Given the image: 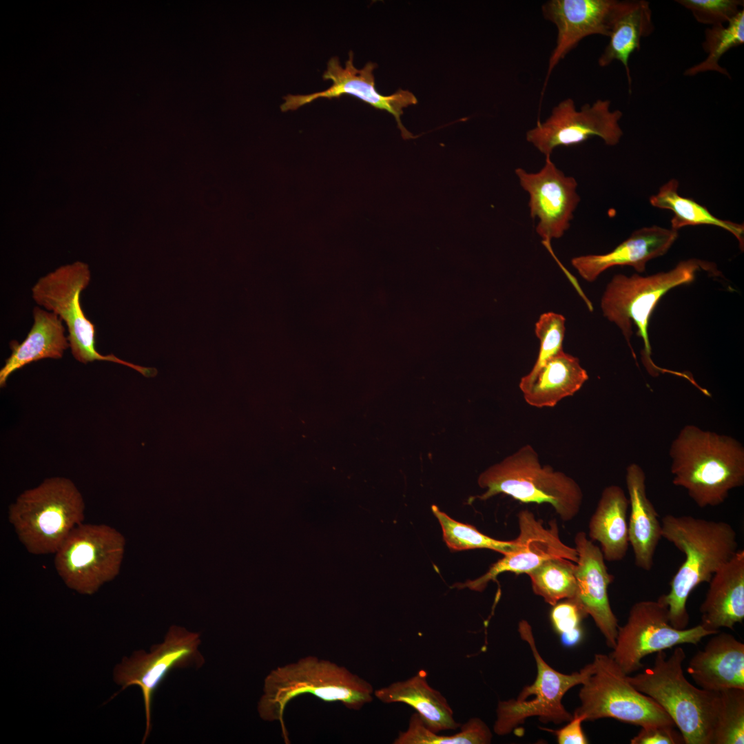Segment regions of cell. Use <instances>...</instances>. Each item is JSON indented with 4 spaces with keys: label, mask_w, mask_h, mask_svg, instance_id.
<instances>
[{
    "label": "cell",
    "mask_w": 744,
    "mask_h": 744,
    "mask_svg": "<svg viewBox=\"0 0 744 744\" xmlns=\"http://www.w3.org/2000/svg\"><path fill=\"white\" fill-rule=\"evenodd\" d=\"M662 537L685 555V560L663 597L668 608L670 624L687 628L688 599L694 589L708 583L713 575L738 550L736 532L731 524L690 515H666L661 520Z\"/></svg>",
    "instance_id": "cell-1"
},
{
    "label": "cell",
    "mask_w": 744,
    "mask_h": 744,
    "mask_svg": "<svg viewBox=\"0 0 744 744\" xmlns=\"http://www.w3.org/2000/svg\"><path fill=\"white\" fill-rule=\"evenodd\" d=\"M669 453L673 484L685 489L700 508L721 504L744 484V448L734 437L688 424Z\"/></svg>",
    "instance_id": "cell-2"
},
{
    "label": "cell",
    "mask_w": 744,
    "mask_h": 744,
    "mask_svg": "<svg viewBox=\"0 0 744 744\" xmlns=\"http://www.w3.org/2000/svg\"><path fill=\"white\" fill-rule=\"evenodd\" d=\"M307 694L358 711L373 701L374 690L369 682L347 668L315 656L272 670L265 679L258 712L264 721L280 723L286 744L291 742L284 721L285 709L294 698Z\"/></svg>",
    "instance_id": "cell-3"
},
{
    "label": "cell",
    "mask_w": 744,
    "mask_h": 744,
    "mask_svg": "<svg viewBox=\"0 0 744 744\" xmlns=\"http://www.w3.org/2000/svg\"><path fill=\"white\" fill-rule=\"evenodd\" d=\"M701 270L715 272L713 265L691 258L679 262L670 271L648 276L617 274L605 289L601 300L603 315L619 328L634 357L630 341L632 324L637 327V335L643 341L642 360L652 375L665 372L681 375V373L663 369L652 361L649 320L657 304L666 293L676 287L693 282L696 273Z\"/></svg>",
    "instance_id": "cell-4"
},
{
    "label": "cell",
    "mask_w": 744,
    "mask_h": 744,
    "mask_svg": "<svg viewBox=\"0 0 744 744\" xmlns=\"http://www.w3.org/2000/svg\"><path fill=\"white\" fill-rule=\"evenodd\" d=\"M685 657L681 647L669 657L659 651L652 667L628 679L670 716L685 744H711L719 692L697 688L687 680L683 670Z\"/></svg>",
    "instance_id": "cell-5"
},
{
    "label": "cell",
    "mask_w": 744,
    "mask_h": 744,
    "mask_svg": "<svg viewBox=\"0 0 744 744\" xmlns=\"http://www.w3.org/2000/svg\"><path fill=\"white\" fill-rule=\"evenodd\" d=\"M477 482L486 491L472 499L486 500L502 493L522 503L548 504L564 521L578 515L583 502L577 482L549 465H541L529 444L488 468Z\"/></svg>",
    "instance_id": "cell-6"
},
{
    "label": "cell",
    "mask_w": 744,
    "mask_h": 744,
    "mask_svg": "<svg viewBox=\"0 0 744 744\" xmlns=\"http://www.w3.org/2000/svg\"><path fill=\"white\" fill-rule=\"evenodd\" d=\"M85 504L69 479L54 477L23 492L8 509V521L26 550L55 553L84 519Z\"/></svg>",
    "instance_id": "cell-7"
},
{
    "label": "cell",
    "mask_w": 744,
    "mask_h": 744,
    "mask_svg": "<svg viewBox=\"0 0 744 744\" xmlns=\"http://www.w3.org/2000/svg\"><path fill=\"white\" fill-rule=\"evenodd\" d=\"M91 274L87 264L76 262L62 266L41 277L32 288V298L56 314L66 324L73 357L79 362L108 361L128 366L145 378H154V367H145L121 360L114 354L102 355L96 349V329L81 305V293L89 285Z\"/></svg>",
    "instance_id": "cell-8"
},
{
    "label": "cell",
    "mask_w": 744,
    "mask_h": 744,
    "mask_svg": "<svg viewBox=\"0 0 744 744\" xmlns=\"http://www.w3.org/2000/svg\"><path fill=\"white\" fill-rule=\"evenodd\" d=\"M518 632L532 651L537 676L532 684L523 688L517 698L498 702L493 732L499 736L511 733L533 716L543 723L568 722L572 714L564 707L563 697L570 689L581 685L593 671L592 662L572 674L557 671L540 655L532 627L526 620L519 622Z\"/></svg>",
    "instance_id": "cell-9"
},
{
    "label": "cell",
    "mask_w": 744,
    "mask_h": 744,
    "mask_svg": "<svg viewBox=\"0 0 744 744\" xmlns=\"http://www.w3.org/2000/svg\"><path fill=\"white\" fill-rule=\"evenodd\" d=\"M592 663V672L581 685L580 705L573 714L585 721L612 718L641 727H674L665 710L637 690L610 655L595 654Z\"/></svg>",
    "instance_id": "cell-10"
},
{
    "label": "cell",
    "mask_w": 744,
    "mask_h": 744,
    "mask_svg": "<svg viewBox=\"0 0 744 744\" xmlns=\"http://www.w3.org/2000/svg\"><path fill=\"white\" fill-rule=\"evenodd\" d=\"M124 548V537L114 528L81 523L54 553L55 568L68 588L90 595L118 574Z\"/></svg>",
    "instance_id": "cell-11"
},
{
    "label": "cell",
    "mask_w": 744,
    "mask_h": 744,
    "mask_svg": "<svg viewBox=\"0 0 744 744\" xmlns=\"http://www.w3.org/2000/svg\"><path fill=\"white\" fill-rule=\"evenodd\" d=\"M713 634L701 624L683 630L674 628L662 595L656 601H640L632 605L627 621L618 628L615 645L609 655L630 675L643 667L641 660L647 655L681 644L696 645Z\"/></svg>",
    "instance_id": "cell-12"
},
{
    "label": "cell",
    "mask_w": 744,
    "mask_h": 744,
    "mask_svg": "<svg viewBox=\"0 0 744 744\" xmlns=\"http://www.w3.org/2000/svg\"><path fill=\"white\" fill-rule=\"evenodd\" d=\"M200 643L198 633L174 626L164 641L152 647L149 652H136L116 666L114 681L122 686L120 692L131 685H138L142 691L146 716L143 743L150 732L152 703L156 688L172 670L203 665L204 658L198 650Z\"/></svg>",
    "instance_id": "cell-13"
},
{
    "label": "cell",
    "mask_w": 744,
    "mask_h": 744,
    "mask_svg": "<svg viewBox=\"0 0 744 744\" xmlns=\"http://www.w3.org/2000/svg\"><path fill=\"white\" fill-rule=\"evenodd\" d=\"M609 100L598 99L577 110L575 102L566 99L554 107L544 121L538 120L526 132V141L545 156L559 147H569L597 136L610 146L619 143L623 131L619 125L623 113L610 110Z\"/></svg>",
    "instance_id": "cell-14"
},
{
    "label": "cell",
    "mask_w": 744,
    "mask_h": 744,
    "mask_svg": "<svg viewBox=\"0 0 744 744\" xmlns=\"http://www.w3.org/2000/svg\"><path fill=\"white\" fill-rule=\"evenodd\" d=\"M515 174L529 194L530 216L539 220L536 232L549 249L551 240L562 237L570 228L580 202L577 183L558 169L550 156H546L545 164L538 172L528 173L517 168Z\"/></svg>",
    "instance_id": "cell-15"
},
{
    "label": "cell",
    "mask_w": 744,
    "mask_h": 744,
    "mask_svg": "<svg viewBox=\"0 0 744 744\" xmlns=\"http://www.w3.org/2000/svg\"><path fill=\"white\" fill-rule=\"evenodd\" d=\"M377 67L374 63H367L362 69L353 65V53L350 51L344 68L340 65L338 57L331 58L322 78L330 80L332 85L327 90L306 95L289 94L283 97L285 102L280 105L282 112L296 110L311 103L316 99L325 98L331 99L344 94L355 96L373 107L384 110L392 114L401 131L404 139L415 138L402 125L401 115L403 110L417 103V99L408 90H399L391 95H382L375 88L373 71Z\"/></svg>",
    "instance_id": "cell-16"
},
{
    "label": "cell",
    "mask_w": 744,
    "mask_h": 744,
    "mask_svg": "<svg viewBox=\"0 0 744 744\" xmlns=\"http://www.w3.org/2000/svg\"><path fill=\"white\" fill-rule=\"evenodd\" d=\"M517 518L519 534L516 538L518 542L517 550L504 555L503 558L492 564L482 576L458 584L457 588H468L481 592L490 581H495L499 575L505 572L516 575L527 574L544 561L552 558H564L575 563L577 561L575 548L562 541L555 519L549 521L548 527H546L543 521L528 510L519 511Z\"/></svg>",
    "instance_id": "cell-17"
},
{
    "label": "cell",
    "mask_w": 744,
    "mask_h": 744,
    "mask_svg": "<svg viewBox=\"0 0 744 744\" xmlns=\"http://www.w3.org/2000/svg\"><path fill=\"white\" fill-rule=\"evenodd\" d=\"M617 3V0H550L542 5L544 18L557 30L542 92L555 67L583 38L592 34L609 37Z\"/></svg>",
    "instance_id": "cell-18"
},
{
    "label": "cell",
    "mask_w": 744,
    "mask_h": 744,
    "mask_svg": "<svg viewBox=\"0 0 744 744\" xmlns=\"http://www.w3.org/2000/svg\"><path fill=\"white\" fill-rule=\"evenodd\" d=\"M574 540L578 557L575 569L577 592L574 598L592 618L608 646L613 648L619 626L610 606L608 588L614 576L608 570L600 548L588 539L584 532H578Z\"/></svg>",
    "instance_id": "cell-19"
},
{
    "label": "cell",
    "mask_w": 744,
    "mask_h": 744,
    "mask_svg": "<svg viewBox=\"0 0 744 744\" xmlns=\"http://www.w3.org/2000/svg\"><path fill=\"white\" fill-rule=\"evenodd\" d=\"M678 238V231L657 225L635 230L613 250L603 254L574 257L571 265L588 282L615 266H630L637 272L645 270L646 263L665 254Z\"/></svg>",
    "instance_id": "cell-20"
},
{
    "label": "cell",
    "mask_w": 744,
    "mask_h": 744,
    "mask_svg": "<svg viewBox=\"0 0 744 744\" xmlns=\"http://www.w3.org/2000/svg\"><path fill=\"white\" fill-rule=\"evenodd\" d=\"M703 650L690 659L688 674L699 688L711 692L744 690V644L732 634H712Z\"/></svg>",
    "instance_id": "cell-21"
},
{
    "label": "cell",
    "mask_w": 744,
    "mask_h": 744,
    "mask_svg": "<svg viewBox=\"0 0 744 744\" xmlns=\"http://www.w3.org/2000/svg\"><path fill=\"white\" fill-rule=\"evenodd\" d=\"M700 606L701 625L714 633L733 629L744 619V550L735 555L712 577Z\"/></svg>",
    "instance_id": "cell-22"
},
{
    "label": "cell",
    "mask_w": 744,
    "mask_h": 744,
    "mask_svg": "<svg viewBox=\"0 0 744 744\" xmlns=\"http://www.w3.org/2000/svg\"><path fill=\"white\" fill-rule=\"evenodd\" d=\"M645 474L637 464L632 463L626 471L630 514L628 520L629 544L635 565L649 571L654 565L657 547L662 538V526L659 515L647 496Z\"/></svg>",
    "instance_id": "cell-23"
},
{
    "label": "cell",
    "mask_w": 744,
    "mask_h": 744,
    "mask_svg": "<svg viewBox=\"0 0 744 744\" xmlns=\"http://www.w3.org/2000/svg\"><path fill=\"white\" fill-rule=\"evenodd\" d=\"M588 380L579 360L564 350L548 359L535 373L521 378L519 386L527 404L553 407L573 395Z\"/></svg>",
    "instance_id": "cell-24"
},
{
    "label": "cell",
    "mask_w": 744,
    "mask_h": 744,
    "mask_svg": "<svg viewBox=\"0 0 744 744\" xmlns=\"http://www.w3.org/2000/svg\"><path fill=\"white\" fill-rule=\"evenodd\" d=\"M654 31L650 3L644 0L618 1L611 21L609 42L598 59L601 67L614 61H620L625 69L629 90L632 77L629 59L641 48L642 39Z\"/></svg>",
    "instance_id": "cell-25"
},
{
    "label": "cell",
    "mask_w": 744,
    "mask_h": 744,
    "mask_svg": "<svg viewBox=\"0 0 744 744\" xmlns=\"http://www.w3.org/2000/svg\"><path fill=\"white\" fill-rule=\"evenodd\" d=\"M374 696L384 703H404L411 706L426 727L436 733L455 730L461 725L455 720L445 696L428 683L424 670L374 690Z\"/></svg>",
    "instance_id": "cell-26"
},
{
    "label": "cell",
    "mask_w": 744,
    "mask_h": 744,
    "mask_svg": "<svg viewBox=\"0 0 744 744\" xmlns=\"http://www.w3.org/2000/svg\"><path fill=\"white\" fill-rule=\"evenodd\" d=\"M33 325L21 343H10L11 355L0 370V386L16 371L42 359H60L70 347L62 320L54 313L39 307L33 309Z\"/></svg>",
    "instance_id": "cell-27"
},
{
    "label": "cell",
    "mask_w": 744,
    "mask_h": 744,
    "mask_svg": "<svg viewBox=\"0 0 744 744\" xmlns=\"http://www.w3.org/2000/svg\"><path fill=\"white\" fill-rule=\"evenodd\" d=\"M629 499L617 485L606 486L602 491L588 524V535L598 541L605 560L623 559L629 548L627 513Z\"/></svg>",
    "instance_id": "cell-28"
},
{
    "label": "cell",
    "mask_w": 744,
    "mask_h": 744,
    "mask_svg": "<svg viewBox=\"0 0 744 744\" xmlns=\"http://www.w3.org/2000/svg\"><path fill=\"white\" fill-rule=\"evenodd\" d=\"M679 182L671 179L663 185L658 193L650 198V204L657 208L673 212L671 228L678 231L685 226L712 225L731 233L738 240L742 251L744 247V225L720 219L712 215L704 206L692 198L678 193Z\"/></svg>",
    "instance_id": "cell-29"
},
{
    "label": "cell",
    "mask_w": 744,
    "mask_h": 744,
    "mask_svg": "<svg viewBox=\"0 0 744 744\" xmlns=\"http://www.w3.org/2000/svg\"><path fill=\"white\" fill-rule=\"evenodd\" d=\"M575 563L564 558H552L528 572L533 592L554 606L574 598L577 592Z\"/></svg>",
    "instance_id": "cell-30"
},
{
    "label": "cell",
    "mask_w": 744,
    "mask_h": 744,
    "mask_svg": "<svg viewBox=\"0 0 744 744\" xmlns=\"http://www.w3.org/2000/svg\"><path fill=\"white\" fill-rule=\"evenodd\" d=\"M460 730L451 736L439 735L428 729L417 713L409 719L408 727L400 731L394 744H488L493 734L488 726L474 717L460 725Z\"/></svg>",
    "instance_id": "cell-31"
},
{
    "label": "cell",
    "mask_w": 744,
    "mask_h": 744,
    "mask_svg": "<svg viewBox=\"0 0 744 744\" xmlns=\"http://www.w3.org/2000/svg\"><path fill=\"white\" fill-rule=\"evenodd\" d=\"M743 43L744 10L742 9L727 23L706 29L703 48L707 55L703 61L688 68L684 74L692 76L713 71L730 79L729 72L720 65L719 61L728 50Z\"/></svg>",
    "instance_id": "cell-32"
},
{
    "label": "cell",
    "mask_w": 744,
    "mask_h": 744,
    "mask_svg": "<svg viewBox=\"0 0 744 744\" xmlns=\"http://www.w3.org/2000/svg\"><path fill=\"white\" fill-rule=\"evenodd\" d=\"M431 510L441 526L446 544L453 551L485 548L504 555L518 548L516 539L512 541L493 539L470 524L455 521L435 505L431 506Z\"/></svg>",
    "instance_id": "cell-33"
},
{
    "label": "cell",
    "mask_w": 744,
    "mask_h": 744,
    "mask_svg": "<svg viewBox=\"0 0 744 744\" xmlns=\"http://www.w3.org/2000/svg\"><path fill=\"white\" fill-rule=\"evenodd\" d=\"M719 692L711 744L744 743V690Z\"/></svg>",
    "instance_id": "cell-34"
},
{
    "label": "cell",
    "mask_w": 744,
    "mask_h": 744,
    "mask_svg": "<svg viewBox=\"0 0 744 744\" xmlns=\"http://www.w3.org/2000/svg\"><path fill=\"white\" fill-rule=\"evenodd\" d=\"M566 319L555 312L542 313L535 323V332L539 340L537 358L528 373H535L548 359L563 351Z\"/></svg>",
    "instance_id": "cell-35"
},
{
    "label": "cell",
    "mask_w": 744,
    "mask_h": 744,
    "mask_svg": "<svg viewBox=\"0 0 744 744\" xmlns=\"http://www.w3.org/2000/svg\"><path fill=\"white\" fill-rule=\"evenodd\" d=\"M587 616L575 598L561 600L552 606L551 623L565 645L572 646L581 641V621Z\"/></svg>",
    "instance_id": "cell-36"
},
{
    "label": "cell",
    "mask_w": 744,
    "mask_h": 744,
    "mask_svg": "<svg viewBox=\"0 0 744 744\" xmlns=\"http://www.w3.org/2000/svg\"><path fill=\"white\" fill-rule=\"evenodd\" d=\"M675 2L690 10L699 23L711 27L727 23L743 9V1L741 0H676Z\"/></svg>",
    "instance_id": "cell-37"
},
{
    "label": "cell",
    "mask_w": 744,
    "mask_h": 744,
    "mask_svg": "<svg viewBox=\"0 0 744 744\" xmlns=\"http://www.w3.org/2000/svg\"><path fill=\"white\" fill-rule=\"evenodd\" d=\"M673 726L651 725L641 727L639 733L631 740V744H683L685 743L681 732L674 730Z\"/></svg>",
    "instance_id": "cell-38"
},
{
    "label": "cell",
    "mask_w": 744,
    "mask_h": 744,
    "mask_svg": "<svg viewBox=\"0 0 744 744\" xmlns=\"http://www.w3.org/2000/svg\"><path fill=\"white\" fill-rule=\"evenodd\" d=\"M585 721L583 716L572 714V718L565 726L557 730H546L553 733L559 744H586L588 739L585 735L581 724Z\"/></svg>",
    "instance_id": "cell-39"
}]
</instances>
